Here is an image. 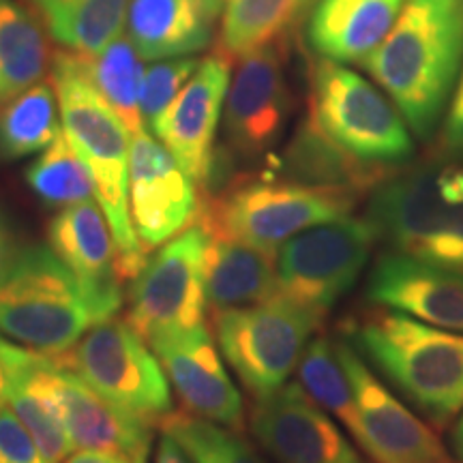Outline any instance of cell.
Segmentation results:
<instances>
[{"label":"cell","mask_w":463,"mask_h":463,"mask_svg":"<svg viewBox=\"0 0 463 463\" xmlns=\"http://www.w3.org/2000/svg\"><path fill=\"white\" fill-rule=\"evenodd\" d=\"M311 123L347 155L372 165H402L414 142L402 112L372 82L322 58L311 75Z\"/></svg>","instance_id":"52a82bcc"},{"label":"cell","mask_w":463,"mask_h":463,"mask_svg":"<svg viewBox=\"0 0 463 463\" xmlns=\"http://www.w3.org/2000/svg\"><path fill=\"white\" fill-rule=\"evenodd\" d=\"M389 167L372 165L347 155L344 148L328 140L317 127L307 118L297 131L283 157V174L289 183L307 187L337 189L358 194L382 181Z\"/></svg>","instance_id":"cb8c5ba5"},{"label":"cell","mask_w":463,"mask_h":463,"mask_svg":"<svg viewBox=\"0 0 463 463\" xmlns=\"http://www.w3.org/2000/svg\"><path fill=\"white\" fill-rule=\"evenodd\" d=\"M52 86L56 90L65 136L95 181L97 200L118 245L120 273L125 279H133L148 258L129 211L131 133L92 84L82 58L75 52H56Z\"/></svg>","instance_id":"7a4b0ae2"},{"label":"cell","mask_w":463,"mask_h":463,"mask_svg":"<svg viewBox=\"0 0 463 463\" xmlns=\"http://www.w3.org/2000/svg\"><path fill=\"white\" fill-rule=\"evenodd\" d=\"M9 408L17 414V419L22 420V425L26 427L50 463H62L71 455L73 444L69 439L67 430L58 420V416L52 412L50 405L37 392L28 389L24 378L17 382L15 389L11 391Z\"/></svg>","instance_id":"d6a6232c"},{"label":"cell","mask_w":463,"mask_h":463,"mask_svg":"<svg viewBox=\"0 0 463 463\" xmlns=\"http://www.w3.org/2000/svg\"><path fill=\"white\" fill-rule=\"evenodd\" d=\"M48 69L39 22L14 0H0V108L37 86Z\"/></svg>","instance_id":"4316f807"},{"label":"cell","mask_w":463,"mask_h":463,"mask_svg":"<svg viewBox=\"0 0 463 463\" xmlns=\"http://www.w3.org/2000/svg\"><path fill=\"white\" fill-rule=\"evenodd\" d=\"M367 298L431 326L463 333V270L386 253L369 275Z\"/></svg>","instance_id":"ffe728a7"},{"label":"cell","mask_w":463,"mask_h":463,"mask_svg":"<svg viewBox=\"0 0 463 463\" xmlns=\"http://www.w3.org/2000/svg\"><path fill=\"white\" fill-rule=\"evenodd\" d=\"M298 378L307 395L326 412L337 416L352 433L356 425L354 389L331 341L317 337L307 345L298 363Z\"/></svg>","instance_id":"4dcf8cb0"},{"label":"cell","mask_w":463,"mask_h":463,"mask_svg":"<svg viewBox=\"0 0 463 463\" xmlns=\"http://www.w3.org/2000/svg\"><path fill=\"white\" fill-rule=\"evenodd\" d=\"M463 62V0H408L363 67L420 140H430L453 97Z\"/></svg>","instance_id":"6da1fadb"},{"label":"cell","mask_w":463,"mask_h":463,"mask_svg":"<svg viewBox=\"0 0 463 463\" xmlns=\"http://www.w3.org/2000/svg\"><path fill=\"white\" fill-rule=\"evenodd\" d=\"M320 320L314 311L275 297L217 311L215 331L225 361L258 402L288 384Z\"/></svg>","instance_id":"ba28073f"},{"label":"cell","mask_w":463,"mask_h":463,"mask_svg":"<svg viewBox=\"0 0 463 463\" xmlns=\"http://www.w3.org/2000/svg\"><path fill=\"white\" fill-rule=\"evenodd\" d=\"M155 463H194L191 457L184 453L181 444L174 439L170 433L164 431V436L159 439L157 455H155Z\"/></svg>","instance_id":"f35d334b"},{"label":"cell","mask_w":463,"mask_h":463,"mask_svg":"<svg viewBox=\"0 0 463 463\" xmlns=\"http://www.w3.org/2000/svg\"><path fill=\"white\" fill-rule=\"evenodd\" d=\"M375 241L372 223L350 215L300 232L277 251L279 297L324 316L354 288Z\"/></svg>","instance_id":"30bf717a"},{"label":"cell","mask_w":463,"mask_h":463,"mask_svg":"<svg viewBox=\"0 0 463 463\" xmlns=\"http://www.w3.org/2000/svg\"><path fill=\"white\" fill-rule=\"evenodd\" d=\"M208 241L200 223L191 225L133 277L127 320L146 341L204 324Z\"/></svg>","instance_id":"8fae6325"},{"label":"cell","mask_w":463,"mask_h":463,"mask_svg":"<svg viewBox=\"0 0 463 463\" xmlns=\"http://www.w3.org/2000/svg\"><path fill=\"white\" fill-rule=\"evenodd\" d=\"M31 3H34V0H31Z\"/></svg>","instance_id":"b9f144b4"},{"label":"cell","mask_w":463,"mask_h":463,"mask_svg":"<svg viewBox=\"0 0 463 463\" xmlns=\"http://www.w3.org/2000/svg\"><path fill=\"white\" fill-rule=\"evenodd\" d=\"M54 86L39 82L0 108V159L42 153L61 133Z\"/></svg>","instance_id":"f1b7e54d"},{"label":"cell","mask_w":463,"mask_h":463,"mask_svg":"<svg viewBox=\"0 0 463 463\" xmlns=\"http://www.w3.org/2000/svg\"><path fill=\"white\" fill-rule=\"evenodd\" d=\"M198 67V58H170L165 62H157L144 73L140 109L146 129H153L159 116L170 108V103L183 90V84L189 82Z\"/></svg>","instance_id":"836d02e7"},{"label":"cell","mask_w":463,"mask_h":463,"mask_svg":"<svg viewBox=\"0 0 463 463\" xmlns=\"http://www.w3.org/2000/svg\"><path fill=\"white\" fill-rule=\"evenodd\" d=\"M150 345L191 414L234 431L245 427L241 392L225 372L206 324L157 335Z\"/></svg>","instance_id":"ac0fdd59"},{"label":"cell","mask_w":463,"mask_h":463,"mask_svg":"<svg viewBox=\"0 0 463 463\" xmlns=\"http://www.w3.org/2000/svg\"><path fill=\"white\" fill-rule=\"evenodd\" d=\"M45 354L11 344L0 335V410L7 408L11 391L31 369L45 361Z\"/></svg>","instance_id":"d590c367"},{"label":"cell","mask_w":463,"mask_h":463,"mask_svg":"<svg viewBox=\"0 0 463 463\" xmlns=\"http://www.w3.org/2000/svg\"><path fill=\"white\" fill-rule=\"evenodd\" d=\"M289 114V92L277 45L239 58L225 97V137L241 157H260L279 140Z\"/></svg>","instance_id":"d6986e66"},{"label":"cell","mask_w":463,"mask_h":463,"mask_svg":"<svg viewBox=\"0 0 463 463\" xmlns=\"http://www.w3.org/2000/svg\"><path fill=\"white\" fill-rule=\"evenodd\" d=\"M225 0H131L129 37L144 61L195 54L213 42Z\"/></svg>","instance_id":"44dd1931"},{"label":"cell","mask_w":463,"mask_h":463,"mask_svg":"<svg viewBox=\"0 0 463 463\" xmlns=\"http://www.w3.org/2000/svg\"><path fill=\"white\" fill-rule=\"evenodd\" d=\"M358 350L438 427L463 410V333L439 331L403 314H378L352 326Z\"/></svg>","instance_id":"277c9868"},{"label":"cell","mask_w":463,"mask_h":463,"mask_svg":"<svg viewBox=\"0 0 463 463\" xmlns=\"http://www.w3.org/2000/svg\"><path fill=\"white\" fill-rule=\"evenodd\" d=\"M129 211L144 249H155L195 223L200 198L187 172L148 129L131 136Z\"/></svg>","instance_id":"5bb4252c"},{"label":"cell","mask_w":463,"mask_h":463,"mask_svg":"<svg viewBox=\"0 0 463 463\" xmlns=\"http://www.w3.org/2000/svg\"><path fill=\"white\" fill-rule=\"evenodd\" d=\"M0 463H50L14 410H0Z\"/></svg>","instance_id":"e575fe53"},{"label":"cell","mask_w":463,"mask_h":463,"mask_svg":"<svg viewBox=\"0 0 463 463\" xmlns=\"http://www.w3.org/2000/svg\"><path fill=\"white\" fill-rule=\"evenodd\" d=\"M26 183L39 200L56 208L82 204L97 195L90 170L62 131L28 167Z\"/></svg>","instance_id":"f546056e"},{"label":"cell","mask_w":463,"mask_h":463,"mask_svg":"<svg viewBox=\"0 0 463 463\" xmlns=\"http://www.w3.org/2000/svg\"><path fill=\"white\" fill-rule=\"evenodd\" d=\"M24 382L58 416L73 449L101 450L133 463H146L153 442L150 422L99 395L73 369L48 356L24 375Z\"/></svg>","instance_id":"7c38bea8"},{"label":"cell","mask_w":463,"mask_h":463,"mask_svg":"<svg viewBox=\"0 0 463 463\" xmlns=\"http://www.w3.org/2000/svg\"><path fill=\"white\" fill-rule=\"evenodd\" d=\"M251 431L279 463H363L324 408L294 382L258 399Z\"/></svg>","instance_id":"e0dca14e"},{"label":"cell","mask_w":463,"mask_h":463,"mask_svg":"<svg viewBox=\"0 0 463 463\" xmlns=\"http://www.w3.org/2000/svg\"><path fill=\"white\" fill-rule=\"evenodd\" d=\"M403 256L463 270V164H425L384 178L364 215Z\"/></svg>","instance_id":"3957f363"},{"label":"cell","mask_w":463,"mask_h":463,"mask_svg":"<svg viewBox=\"0 0 463 463\" xmlns=\"http://www.w3.org/2000/svg\"><path fill=\"white\" fill-rule=\"evenodd\" d=\"M354 194L307 187L298 183L256 181L239 184L228 194L206 195L195 223L211 239L239 241L245 245L279 251L283 242L320 223L350 215Z\"/></svg>","instance_id":"8992f818"},{"label":"cell","mask_w":463,"mask_h":463,"mask_svg":"<svg viewBox=\"0 0 463 463\" xmlns=\"http://www.w3.org/2000/svg\"><path fill=\"white\" fill-rule=\"evenodd\" d=\"M95 326L84 289L50 245L17 249L0 283V333L45 356L67 354Z\"/></svg>","instance_id":"5b68a950"},{"label":"cell","mask_w":463,"mask_h":463,"mask_svg":"<svg viewBox=\"0 0 463 463\" xmlns=\"http://www.w3.org/2000/svg\"><path fill=\"white\" fill-rule=\"evenodd\" d=\"M50 247L84 289L95 324L108 322L123 307L118 245L106 213L95 202L62 208L48 228Z\"/></svg>","instance_id":"2e32d148"},{"label":"cell","mask_w":463,"mask_h":463,"mask_svg":"<svg viewBox=\"0 0 463 463\" xmlns=\"http://www.w3.org/2000/svg\"><path fill=\"white\" fill-rule=\"evenodd\" d=\"M62 48L97 56L123 34L131 0H34Z\"/></svg>","instance_id":"d4e9b609"},{"label":"cell","mask_w":463,"mask_h":463,"mask_svg":"<svg viewBox=\"0 0 463 463\" xmlns=\"http://www.w3.org/2000/svg\"><path fill=\"white\" fill-rule=\"evenodd\" d=\"M17 249L14 245V236H11V230L7 222H5L3 213H0V283L7 277L11 264H14Z\"/></svg>","instance_id":"74e56055"},{"label":"cell","mask_w":463,"mask_h":463,"mask_svg":"<svg viewBox=\"0 0 463 463\" xmlns=\"http://www.w3.org/2000/svg\"><path fill=\"white\" fill-rule=\"evenodd\" d=\"M453 449H455V455L459 457V461L463 463V416L457 422L455 431H453Z\"/></svg>","instance_id":"60d3db41"},{"label":"cell","mask_w":463,"mask_h":463,"mask_svg":"<svg viewBox=\"0 0 463 463\" xmlns=\"http://www.w3.org/2000/svg\"><path fill=\"white\" fill-rule=\"evenodd\" d=\"M82 65L101 92L109 108L120 116L131 136L146 131L144 125L140 97L144 84V58L131 37L120 34L101 54L82 56Z\"/></svg>","instance_id":"83f0119b"},{"label":"cell","mask_w":463,"mask_h":463,"mask_svg":"<svg viewBox=\"0 0 463 463\" xmlns=\"http://www.w3.org/2000/svg\"><path fill=\"white\" fill-rule=\"evenodd\" d=\"M65 463H133L120 455L101 453V450H80L65 459Z\"/></svg>","instance_id":"ab89813d"},{"label":"cell","mask_w":463,"mask_h":463,"mask_svg":"<svg viewBox=\"0 0 463 463\" xmlns=\"http://www.w3.org/2000/svg\"><path fill=\"white\" fill-rule=\"evenodd\" d=\"M314 0H225L219 54L230 61L277 45Z\"/></svg>","instance_id":"484cf974"},{"label":"cell","mask_w":463,"mask_h":463,"mask_svg":"<svg viewBox=\"0 0 463 463\" xmlns=\"http://www.w3.org/2000/svg\"><path fill=\"white\" fill-rule=\"evenodd\" d=\"M164 431L181 444L194 463H266L239 431L187 414H167Z\"/></svg>","instance_id":"1f68e13d"},{"label":"cell","mask_w":463,"mask_h":463,"mask_svg":"<svg viewBox=\"0 0 463 463\" xmlns=\"http://www.w3.org/2000/svg\"><path fill=\"white\" fill-rule=\"evenodd\" d=\"M275 260V251H264L239 241H208L206 305L213 314L279 297Z\"/></svg>","instance_id":"603a6c76"},{"label":"cell","mask_w":463,"mask_h":463,"mask_svg":"<svg viewBox=\"0 0 463 463\" xmlns=\"http://www.w3.org/2000/svg\"><path fill=\"white\" fill-rule=\"evenodd\" d=\"M67 364L99 395L153 422L172 412L170 380L159 358L150 352L144 337L129 322L108 320L95 324L82 339L67 352Z\"/></svg>","instance_id":"9c48e42d"},{"label":"cell","mask_w":463,"mask_h":463,"mask_svg":"<svg viewBox=\"0 0 463 463\" xmlns=\"http://www.w3.org/2000/svg\"><path fill=\"white\" fill-rule=\"evenodd\" d=\"M408 0H317L307 39L317 56L361 62L380 48Z\"/></svg>","instance_id":"7402d4cb"},{"label":"cell","mask_w":463,"mask_h":463,"mask_svg":"<svg viewBox=\"0 0 463 463\" xmlns=\"http://www.w3.org/2000/svg\"><path fill=\"white\" fill-rule=\"evenodd\" d=\"M442 148L450 161L463 164V73L455 89L453 99L449 103L447 118H444Z\"/></svg>","instance_id":"8d00e7d4"},{"label":"cell","mask_w":463,"mask_h":463,"mask_svg":"<svg viewBox=\"0 0 463 463\" xmlns=\"http://www.w3.org/2000/svg\"><path fill=\"white\" fill-rule=\"evenodd\" d=\"M230 69L232 61L219 52L200 61L189 82L150 129L198 187H206L215 174V133L228 97Z\"/></svg>","instance_id":"9a60e30c"},{"label":"cell","mask_w":463,"mask_h":463,"mask_svg":"<svg viewBox=\"0 0 463 463\" xmlns=\"http://www.w3.org/2000/svg\"><path fill=\"white\" fill-rule=\"evenodd\" d=\"M335 347L354 389L356 425L352 436L375 463H453L430 427L369 372L354 347L345 341Z\"/></svg>","instance_id":"4fadbf2b"}]
</instances>
